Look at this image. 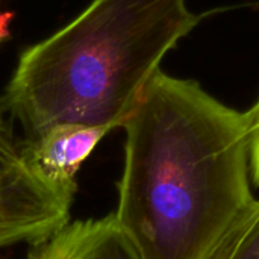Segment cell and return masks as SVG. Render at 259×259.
<instances>
[{
	"label": "cell",
	"instance_id": "cell-4",
	"mask_svg": "<svg viewBox=\"0 0 259 259\" xmlns=\"http://www.w3.org/2000/svg\"><path fill=\"white\" fill-rule=\"evenodd\" d=\"M111 131L114 129L109 126L56 124L24 141L23 153L33 171L46 182L76 187V173Z\"/></svg>",
	"mask_w": 259,
	"mask_h": 259
},
{
	"label": "cell",
	"instance_id": "cell-5",
	"mask_svg": "<svg viewBox=\"0 0 259 259\" xmlns=\"http://www.w3.org/2000/svg\"><path fill=\"white\" fill-rule=\"evenodd\" d=\"M27 259H141L114 214L65 225L47 241L33 246Z\"/></svg>",
	"mask_w": 259,
	"mask_h": 259
},
{
	"label": "cell",
	"instance_id": "cell-9",
	"mask_svg": "<svg viewBox=\"0 0 259 259\" xmlns=\"http://www.w3.org/2000/svg\"><path fill=\"white\" fill-rule=\"evenodd\" d=\"M0 259H2V258H0Z\"/></svg>",
	"mask_w": 259,
	"mask_h": 259
},
{
	"label": "cell",
	"instance_id": "cell-2",
	"mask_svg": "<svg viewBox=\"0 0 259 259\" xmlns=\"http://www.w3.org/2000/svg\"><path fill=\"white\" fill-rule=\"evenodd\" d=\"M199 21L187 0H93L21 53L6 109L29 138L65 123L123 127L164 56Z\"/></svg>",
	"mask_w": 259,
	"mask_h": 259
},
{
	"label": "cell",
	"instance_id": "cell-1",
	"mask_svg": "<svg viewBox=\"0 0 259 259\" xmlns=\"http://www.w3.org/2000/svg\"><path fill=\"white\" fill-rule=\"evenodd\" d=\"M114 217L141 259H211L255 202L252 117L156 71L123 124Z\"/></svg>",
	"mask_w": 259,
	"mask_h": 259
},
{
	"label": "cell",
	"instance_id": "cell-7",
	"mask_svg": "<svg viewBox=\"0 0 259 259\" xmlns=\"http://www.w3.org/2000/svg\"><path fill=\"white\" fill-rule=\"evenodd\" d=\"M252 117V147H250V171L252 181L259 187V99L249 109Z\"/></svg>",
	"mask_w": 259,
	"mask_h": 259
},
{
	"label": "cell",
	"instance_id": "cell-3",
	"mask_svg": "<svg viewBox=\"0 0 259 259\" xmlns=\"http://www.w3.org/2000/svg\"><path fill=\"white\" fill-rule=\"evenodd\" d=\"M0 99V249L38 246L70 220L76 187L46 182L29 165Z\"/></svg>",
	"mask_w": 259,
	"mask_h": 259
},
{
	"label": "cell",
	"instance_id": "cell-6",
	"mask_svg": "<svg viewBox=\"0 0 259 259\" xmlns=\"http://www.w3.org/2000/svg\"><path fill=\"white\" fill-rule=\"evenodd\" d=\"M211 259H259V199L234 225Z\"/></svg>",
	"mask_w": 259,
	"mask_h": 259
},
{
	"label": "cell",
	"instance_id": "cell-8",
	"mask_svg": "<svg viewBox=\"0 0 259 259\" xmlns=\"http://www.w3.org/2000/svg\"><path fill=\"white\" fill-rule=\"evenodd\" d=\"M12 18H14L12 12H5L0 9V44L9 38V24Z\"/></svg>",
	"mask_w": 259,
	"mask_h": 259
}]
</instances>
